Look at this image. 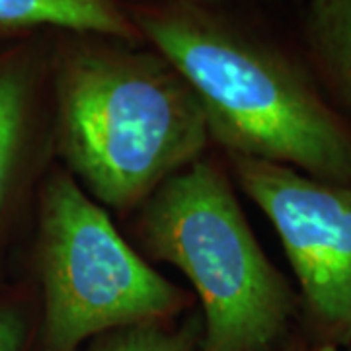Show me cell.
<instances>
[{"mask_svg":"<svg viewBox=\"0 0 351 351\" xmlns=\"http://www.w3.org/2000/svg\"><path fill=\"white\" fill-rule=\"evenodd\" d=\"M47 92L55 151L104 209H138L211 145L199 98L145 41L53 34Z\"/></svg>","mask_w":351,"mask_h":351,"instance_id":"cell-1","label":"cell"},{"mask_svg":"<svg viewBox=\"0 0 351 351\" xmlns=\"http://www.w3.org/2000/svg\"><path fill=\"white\" fill-rule=\"evenodd\" d=\"M129 14L195 92L226 156L351 186V129L287 51L219 6L129 2Z\"/></svg>","mask_w":351,"mask_h":351,"instance_id":"cell-2","label":"cell"},{"mask_svg":"<svg viewBox=\"0 0 351 351\" xmlns=\"http://www.w3.org/2000/svg\"><path fill=\"white\" fill-rule=\"evenodd\" d=\"M137 211L141 250L184 274L199 301V351L279 350L299 299L252 232L223 164L201 156Z\"/></svg>","mask_w":351,"mask_h":351,"instance_id":"cell-3","label":"cell"},{"mask_svg":"<svg viewBox=\"0 0 351 351\" xmlns=\"http://www.w3.org/2000/svg\"><path fill=\"white\" fill-rule=\"evenodd\" d=\"M43 351H78L110 332L172 320L189 293L154 269L63 166L39 188L36 234Z\"/></svg>","mask_w":351,"mask_h":351,"instance_id":"cell-4","label":"cell"},{"mask_svg":"<svg viewBox=\"0 0 351 351\" xmlns=\"http://www.w3.org/2000/svg\"><path fill=\"white\" fill-rule=\"evenodd\" d=\"M240 191L276 228L318 346L351 343V186L283 164L226 156Z\"/></svg>","mask_w":351,"mask_h":351,"instance_id":"cell-5","label":"cell"},{"mask_svg":"<svg viewBox=\"0 0 351 351\" xmlns=\"http://www.w3.org/2000/svg\"><path fill=\"white\" fill-rule=\"evenodd\" d=\"M53 34L0 45V237L24 182L41 96L47 92Z\"/></svg>","mask_w":351,"mask_h":351,"instance_id":"cell-6","label":"cell"},{"mask_svg":"<svg viewBox=\"0 0 351 351\" xmlns=\"http://www.w3.org/2000/svg\"><path fill=\"white\" fill-rule=\"evenodd\" d=\"M59 32L143 41L129 0H0V45Z\"/></svg>","mask_w":351,"mask_h":351,"instance_id":"cell-7","label":"cell"},{"mask_svg":"<svg viewBox=\"0 0 351 351\" xmlns=\"http://www.w3.org/2000/svg\"><path fill=\"white\" fill-rule=\"evenodd\" d=\"M304 43L318 76L351 110V0H308Z\"/></svg>","mask_w":351,"mask_h":351,"instance_id":"cell-8","label":"cell"},{"mask_svg":"<svg viewBox=\"0 0 351 351\" xmlns=\"http://www.w3.org/2000/svg\"><path fill=\"white\" fill-rule=\"evenodd\" d=\"M199 343L201 318L191 314L182 322L172 318L110 332L90 341L86 351H199Z\"/></svg>","mask_w":351,"mask_h":351,"instance_id":"cell-9","label":"cell"},{"mask_svg":"<svg viewBox=\"0 0 351 351\" xmlns=\"http://www.w3.org/2000/svg\"><path fill=\"white\" fill-rule=\"evenodd\" d=\"M27 326L22 313L8 304H0V351H24Z\"/></svg>","mask_w":351,"mask_h":351,"instance_id":"cell-10","label":"cell"},{"mask_svg":"<svg viewBox=\"0 0 351 351\" xmlns=\"http://www.w3.org/2000/svg\"><path fill=\"white\" fill-rule=\"evenodd\" d=\"M129 2H189V4H205V6H219L223 0H129Z\"/></svg>","mask_w":351,"mask_h":351,"instance_id":"cell-11","label":"cell"},{"mask_svg":"<svg viewBox=\"0 0 351 351\" xmlns=\"http://www.w3.org/2000/svg\"><path fill=\"white\" fill-rule=\"evenodd\" d=\"M276 351H336L332 348H324V346H316V348H311V350H276Z\"/></svg>","mask_w":351,"mask_h":351,"instance_id":"cell-12","label":"cell"},{"mask_svg":"<svg viewBox=\"0 0 351 351\" xmlns=\"http://www.w3.org/2000/svg\"><path fill=\"white\" fill-rule=\"evenodd\" d=\"M348 348H350V351H351V343H350V346H348Z\"/></svg>","mask_w":351,"mask_h":351,"instance_id":"cell-13","label":"cell"}]
</instances>
